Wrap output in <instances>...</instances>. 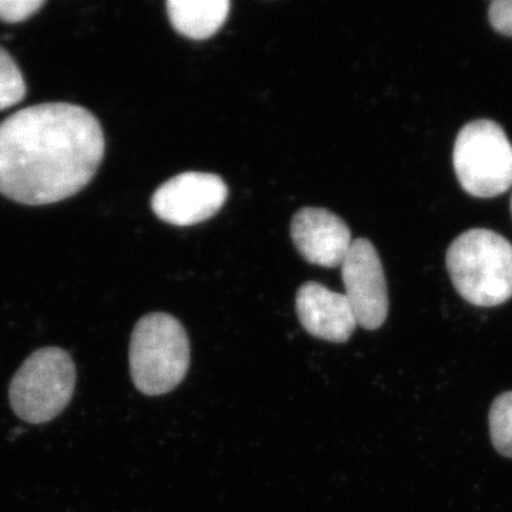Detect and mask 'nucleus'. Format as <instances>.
I'll return each mask as SVG.
<instances>
[{
  "label": "nucleus",
  "instance_id": "nucleus-1",
  "mask_svg": "<svg viewBox=\"0 0 512 512\" xmlns=\"http://www.w3.org/2000/svg\"><path fill=\"white\" fill-rule=\"evenodd\" d=\"M104 146L100 121L83 107L20 110L0 123V194L25 205L73 197L93 180Z\"/></svg>",
  "mask_w": 512,
  "mask_h": 512
},
{
  "label": "nucleus",
  "instance_id": "nucleus-2",
  "mask_svg": "<svg viewBox=\"0 0 512 512\" xmlns=\"http://www.w3.org/2000/svg\"><path fill=\"white\" fill-rule=\"evenodd\" d=\"M446 265L454 288L471 305L493 308L512 298V245L497 232H464L448 248Z\"/></svg>",
  "mask_w": 512,
  "mask_h": 512
},
{
  "label": "nucleus",
  "instance_id": "nucleus-3",
  "mask_svg": "<svg viewBox=\"0 0 512 512\" xmlns=\"http://www.w3.org/2000/svg\"><path fill=\"white\" fill-rule=\"evenodd\" d=\"M190 340L174 316L150 313L138 320L130 343L134 386L147 396L174 390L190 367Z\"/></svg>",
  "mask_w": 512,
  "mask_h": 512
},
{
  "label": "nucleus",
  "instance_id": "nucleus-4",
  "mask_svg": "<svg viewBox=\"0 0 512 512\" xmlns=\"http://www.w3.org/2000/svg\"><path fill=\"white\" fill-rule=\"evenodd\" d=\"M76 367L66 350H37L20 366L9 387L10 406L30 424L55 419L72 400Z\"/></svg>",
  "mask_w": 512,
  "mask_h": 512
},
{
  "label": "nucleus",
  "instance_id": "nucleus-5",
  "mask_svg": "<svg viewBox=\"0 0 512 512\" xmlns=\"http://www.w3.org/2000/svg\"><path fill=\"white\" fill-rule=\"evenodd\" d=\"M453 163L461 187L473 197H498L512 187V144L495 121H471L461 128Z\"/></svg>",
  "mask_w": 512,
  "mask_h": 512
},
{
  "label": "nucleus",
  "instance_id": "nucleus-6",
  "mask_svg": "<svg viewBox=\"0 0 512 512\" xmlns=\"http://www.w3.org/2000/svg\"><path fill=\"white\" fill-rule=\"evenodd\" d=\"M228 187L220 175L183 173L175 175L151 198V208L161 221L190 227L210 220L227 201Z\"/></svg>",
  "mask_w": 512,
  "mask_h": 512
},
{
  "label": "nucleus",
  "instance_id": "nucleus-7",
  "mask_svg": "<svg viewBox=\"0 0 512 512\" xmlns=\"http://www.w3.org/2000/svg\"><path fill=\"white\" fill-rule=\"evenodd\" d=\"M342 266L346 298L355 313L357 325L376 330L389 313V293L382 259L372 242L366 238L353 239Z\"/></svg>",
  "mask_w": 512,
  "mask_h": 512
},
{
  "label": "nucleus",
  "instance_id": "nucleus-8",
  "mask_svg": "<svg viewBox=\"0 0 512 512\" xmlns=\"http://www.w3.org/2000/svg\"><path fill=\"white\" fill-rule=\"evenodd\" d=\"M293 244L313 265L336 268L345 261L352 234L348 224L325 208H303L291 224Z\"/></svg>",
  "mask_w": 512,
  "mask_h": 512
},
{
  "label": "nucleus",
  "instance_id": "nucleus-9",
  "mask_svg": "<svg viewBox=\"0 0 512 512\" xmlns=\"http://www.w3.org/2000/svg\"><path fill=\"white\" fill-rule=\"evenodd\" d=\"M296 312L306 332L333 343L348 342L357 320L346 295L306 282L296 295Z\"/></svg>",
  "mask_w": 512,
  "mask_h": 512
},
{
  "label": "nucleus",
  "instance_id": "nucleus-10",
  "mask_svg": "<svg viewBox=\"0 0 512 512\" xmlns=\"http://www.w3.org/2000/svg\"><path fill=\"white\" fill-rule=\"evenodd\" d=\"M229 0H168L171 25L178 33L194 40L208 39L228 18Z\"/></svg>",
  "mask_w": 512,
  "mask_h": 512
},
{
  "label": "nucleus",
  "instance_id": "nucleus-11",
  "mask_svg": "<svg viewBox=\"0 0 512 512\" xmlns=\"http://www.w3.org/2000/svg\"><path fill=\"white\" fill-rule=\"evenodd\" d=\"M488 420L495 450L501 456L512 458V390L494 400Z\"/></svg>",
  "mask_w": 512,
  "mask_h": 512
},
{
  "label": "nucleus",
  "instance_id": "nucleus-12",
  "mask_svg": "<svg viewBox=\"0 0 512 512\" xmlns=\"http://www.w3.org/2000/svg\"><path fill=\"white\" fill-rule=\"evenodd\" d=\"M26 96V84L15 59L0 47V111L20 103Z\"/></svg>",
  "mask_w": 512,
  "mask_h": 512
},
{
  "label": "nucleus",
  "instance_id": "nucleus-13",
  "mask_svg": "<svg viewBox=\"0 0 512 512\" xmlns=\"http://www.w3.org/2000/svg\"><path fill=\"white\" fill-rule=\"evenodd\" d=\"M45 5V0H0V20L8 23L23 22Z\"/></svg>",
  "mask_w": 512,
  "mask_h": 512
},
{
  "label": "nucleus",
  "instance_id": "nucleus-14",
  "mask_svg": "<svg viewBox=\"0 0 512 512\" xmlns=\"http://www.w3.org/2000/svg\"><path fill=\"white\" fill-rule=\"evenodd\" d=\"M488 18L498 33L512 37V0H495L488 10Z\"/></svg>",
  "mask_w": 512,
  "mask_h": 512
},
{
  "label": "nucleus",
  "instance_id": "nucleus-15",
  "mask_svg": "<svg viewBox=\"0 0 512 512\" xmlns=\"http://www.w3.org/2000/svg\"><path fill=\"white\" fill-rule=\"evenodd\" d=\"M511 212H512V197H511Z\"/></svg>",
  "mask_w": 512,
  "mask_h": 512
}]
</instances>
